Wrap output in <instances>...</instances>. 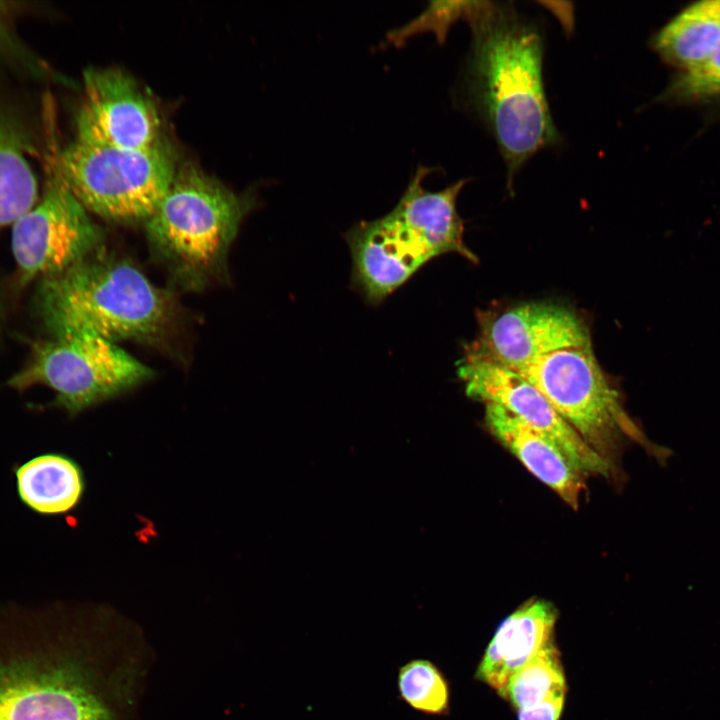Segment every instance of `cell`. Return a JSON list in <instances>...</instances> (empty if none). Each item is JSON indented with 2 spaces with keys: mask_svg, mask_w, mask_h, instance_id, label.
I'll use <instances>...</instances> for the list:
<instances>
[{
  "mask_svg": "<svg viewBox=\"0 0 720 720\" xmlns=\"http://www.w3.org/2000/svg\"><path fill=\"white\" fill-rule=\"evenodd\" d=\"M558 612L543 599H530L498 626L476 669L475 678L498 694L508 679L551 642Z\"/></svg>",
  "mask_w": 720,
  "mask_h": 720,
  "instance_id": "5bb4252c",
  "label": "cell"
},
{
  "mask_svg": "<svg viewBox=\"0 0 720 720\" xmlns=\"http://www.w3.org/2000/svg\"><path fill=\"white\" fill-rule=\"evenodd\" d=\"M0 720H112L83 663L40 633L0 649Z\"/></svg>",
  "mask_w": 720,
  "mask_h": 720,
  "instance_id": "8992f818",
  "label": "cell"
},
{
  "mask_svg": "<svg viewBox=\"0 0 720 720\" xmlns=\"http://www.w3.org/2000/svg\"><path fill=\"white\" fill-rule=\"evenodd\" d=\"M247 208L214 178L183 166L144 222L147 238L182 285L200 288L222 269Z\"/></svg>",
  "mask_w": 720,
  "mask_h": 720,
  "instance_id": "277c9868",
  "label": "cell"
},
{
  "mask_svg": "<svg viewBox=\"0 0 720 720\" xmlns=\"http://www.w3.org/2000/svg\"><path fill=\"white\" fill-rule=\"evenodd\" d=\"M720 42V0L694 2L665 23L650 45L666 64L679 72L704 64Z\"/></svg>",
  "mask_w": 720,
  "mask_h": 720,
  "instance_id": "2e32d148",
  "label": "cell"
},
{
  "mask_svg": "<svg viewBox=\"0 0 720 720\" xmlns=\"http://www.w3.org/2000/svg\"><path fill=\"white\" fill-rule=\"evenodd\" d=\"M566 690L560 653L552 640L508 679L499 695L518 711Z\"/></svg>",
  "mask_w": 720,
  "mask_h": 720,
  "instance_id": "ac0fdd59",
  "label": "cell"
},
{
  "mask_svg": "<svg viewBox=\"0 0 720 720\" xmlns=\"http://www.w3.org/2000/svg\"><path fill=\"white\" fill-rule=\"evenodd\" d=\"M519 373L536 386L561 417L608 462L622 434L638 433L617 390L599 366L591 345L552 352Z\"/></svg>",
  "mask_w": 720,
  "mask_h": 720,
  "instance_id": "9c48e42d",
  "label": "cell"
},
{
  "mask_svg": "<svg viewBox=\"0 0 720 720\" xmlns=\"http://www.w3.org/2000/svg\"><path fill=\"white\" fill-rule=\"evenodd\" d=\"M656 101L720 109V42L704 64L678 72Z\"/></svg>",
  "mask_w": 720,
  "mask_h": 720,
  "instance_id": "ffe728a7",
  "label": "cell"
},
{
  "mask_svg": "<svg viewBox=\"0 0 720 720\" xmlns=\"http://www.w3.org/2000/svg\"><path fill=\"white\" fill-rule=\"evenodd\" d=\"M58 168L87 211L103 218L146 221L176 172L161 141L143 149L94 146L73 140L55 150Z\"/></svg>",
  "mask_w": 720,
  "mask_h": 720,
  "instance_id": "5b68a950",
  "label": "cell"
},
{
  "mask_svg": "<svg viewBox=\"0 0 720 720\" xmlns=\"http://www.w3.org/2000/svg\"><path fill=\"white\" fill-rule=\"evenodd\" d=\"M472 2L435 1L420 15L402 27L387 34V41L401 46L409 37L421 33L432 32L439 43L446 38L449 27L461 17H467Z\"/></svg>",
  "mask_w": 720,
  "mask_h": 720,
  "instance_id": "7402d4cb",
  "label": "cell"
},
{
  "mask_svg": "<svg viewBox=\"0 0 720 720\" xmlns=\"http://www.w3.org/2000/svg\"><path fill=\"white\" fill-rule=\"evenodd\" d=\"M431 171L418 167L388 214L359 222L345 234L353 287L370 304H380L420 267L440 255L458 253L477 262L464 243V224L456 205L467 180L429 191L422 187V181Z\"/></svg>",
  "mask_w": 720,
  "mask_h": 720,
  "instance_id": "7a4b0ae2",
  "label": "cell"
},
{
  "mask_svg": "<svg viewBox=\"0 0 720 720\" xmlns=\"http://www.w3.org/2000/svg\"><path fill=\"white\" fill-rule=\"evenodd\" d=\"M21 501L34 512L58 515L71 511L84 492V478L71 458L46 453L29 459L14 470Z\"/></svg>",
  "mask_w": 720,
  "mask_h": 720,
  "instance_id": "e0dca14e",
  "label": "cell"
},
{
  "mask_svg": "<svg viewBox=\"0 0 720 720\" xmlns=\"http://www.w3.org/2000/svg\"><path fill=\"white\" fill-rule=\"evenodd\" d=\"M566 692L556 693L530 707L517 711L518 720H559Z\"/></svg>",
  "mask_w": 720,
  "mask_h": 720,
  "instance_id": "603a6c76",
  "label": "cell"
},
{
  "mask_svg": "<svg viewBox=\"0 0 720 720\" xmlns=\"http://www.w3.org/2000/svg\"><path fill=\"white\" fill-rule=\"evenodd\" d=\"M457 373L466 394L497 404L553 440L583 474L608 476L610 463L592 449L522 374L465 353Z\"/></svg>",
  "mask_w": 720,
  "mask_h": 720,
  "instance_id": "8fae6325",
  "label": "cell"
},
{
  "mask_svg": "<svg viewBox=\"0 0 720 720\" xmlns=\"http://www.w3.org/2000/svg\"><path fill=\"white\" fill-rule=\"evenodd\" d=\"M152 376L150 367L117 343L76 334L35 343L29 359L8 385L17 390L44 385L55 393V406L75 415Z\"/></svg>",
  "mask_w": 720,
  "mask_h": 720,
  "instance_id": "52a82bcc",
  "label": "cell"
},
{
  "mask_svg": "<svg viewBox=\"0 0 720 720\" xmlns=\"http://www.w3.org/2000/svg\"><path fill=\"white\" fill-rule=\"evenodd\" d=\"M591 345L584 321L565 306L520 304L484 319L477 341L465 352L516 372L552 352Z\"/></svg>",
  "mask_w": 720,
  "mask_h": 720,
  "instance_id": "7c38bea8",
  "label": "cell"
},
{
  "mask_svg": "<svg viewBox=\"0 0 720 720\" xmlns=\"http://www.w3.org/2000/svg\"><path fill=\"white\" fill-rule=\"evenodd\" d=\"M36 311L51 337L146 340L167 324L168 295L134 264L100 250L38 281Z\"/></svg>",
  "mask_w": 720,
  "mask_h": 720,
  "instance_id": "3957f363",
  "label": "cell"
},
{
  "mask_svg": "<svg viewBox=\"0 0 720 720\" xmlns=\"http://www.w3.org/2000/svg\"><path fill=\"white\" fill-rule=\"evenodd\" d=\"M468 91L504 159L507 186L540 149L559 142L543 84L537 28L506 5L472 2Z\"/></svg>",
  "mask_w": 720,
  "mask_h": 720,
  "instance_id": "6da1fadb",
  "label": "cell"
},
{
  "mask_svg": "<svg viewBox=\"0 0 720 720\" xmlns=\"http://www.w3.org/2000/svg\"><path fill=\"white\" fill-rule=\"evenodd\" d=\"M45 156V180L36 203L13 224L11 250L25 285L61 273L102 248L103 230L72 193L55 149Z\"/></svg>",
  "mask_w": 720,
  "mask_h": 720,
  "instance_id": "ba28073f",
  "label": "cell"
},
{
  "mask_svg": "<svg viewBox=\"0 0 720 720\" xmlns=\"http://www.w3.org/2000/svg\"><path fill=\"white\" fill-rule=\"evenodd\" d=\"M399 699L413 710L428 716H445L450 711V687L439 667L423 658L399 667L396 679Z\"/></svg>",
  "mask_w": 720,
  "mask_h": 720,
  "instance_id": "d6986e66",
  "label": "cell"
},
{
  "mask_svg": "<svg viewBox=\"0 0 720 720\" xmlns=\"http://www.w3.org/2000/svg\"><path fill=\"white\" fill-rule=\"evenodd\" d=\"M485 420L490 432L536 478L567 505L577 509L585 488L584 475L549 437L535 430L503 407L486 403Z\"/></svg>",
  "mask_w": 720,
  "mask_h": 720,
  "instance_id": "4fadbf2b",
  "label": "cell"
},
{
  "mask_svg": "<svg viewBox=\"0 0 720 720\" xmlns=\"http://www.w3.org/2000/svg\"><path fill=\"white\" fill-rule=\"evenodd\" d=\"M21 7L13 1L0 0V61L36 79L48 78V64L18 34L16 19Z\"/></svg>",
  "mask_w": 720,
  "mask_h": 720,
  "instance_id": "44dd1931",
  "label": "cell"
},
{
  "mask_svg": "<svg viewBox=\"0 0 720 720\" xmlns=\"http://www.w3.org/2000/svg\"><path fill=\"white\" fill-rule=\"evenodd\" d=\"M25 114L0 97V228L12 225L38 200L31 160L40 150Z\"/></svg>",
  "mask_w": 720,
  "mask_h": 720,
  "instance_id": "9a60e30c",
  "label": "cell"
},
{
  "mask_svg": "<svg viewBox=\"0 0 720 720\" xmlns=\"http://www.w3.org/2000/svg\"><path fill=\"white\" fill-rule=\"evenodd\" d=\"M159 111L141 86L114 68H89L75 117L79 142L121 149H143L160 142Z\"/></svg>",
  "mask_w": 720,
  "mask_h": 720,
  "instance_id": "30bf717a",
  "label": "cell"
}]
</instances>
